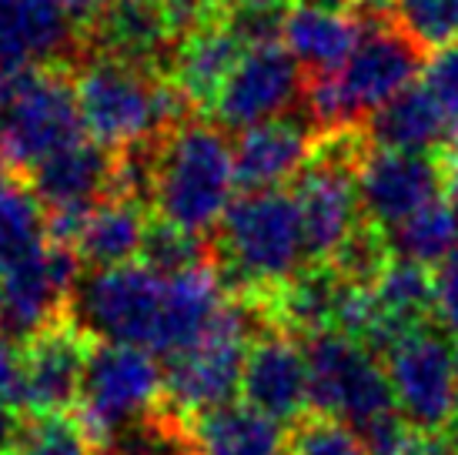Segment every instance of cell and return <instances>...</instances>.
<instances>
[{"label":"cell","instance_id":"cell-23","mask_svg":"<svg viewBox=\"0 0 458 455\" xmlns=\"http://www.w3.org/2000/svg\"><path fill=\"white\" fill-rule=\"evenodd\" d=\"M365 134L371 148L419 154H428V148H442L455 138V131L445 121V114L438 111V104L428 98V90L415 84L371 114L365 121Z\"/></svg>","mask_w":458,"mask_h":455},{"label":"cell","instance_id":"cell-1","mask_svg":"<svg viewBox=\"0 0 458 455\" xmlns=\"http://www.w3.org/2000/svg\"><path fill=\"white\" fill-rule=\"evenodd\" d=\"M74 94L88 138L114 154L165 141L191 111L165 71H144L98 54H88L77 67Z\"/></svg>","mask_w":458,"mask_h":455},{"label":"cell","instance_id":"cell-35","mask_svg":"<svg viewBox=\"0 0 458 455\" xmlns=\"http://www.w3.org/2000/svg\"><path fill=\"white\" fill-rule=\"evenodd\" d=\"M438 171H442V194L458 204V134L438 151Z\"/></svg>","mask_w":458,"mask_h":455},{"label":"cell","instance_id":"cell-25","mask_svg":"<svg viewBox=\"0 0 458 455\" xmlns=\"http://www.w3.org/2000/svg\"><path fill=\"white\" fill-rule=\"evenodd\" d=\"M51 245L40 202L27 185H11L0 198V279L40 262Z\"/></svg>","mask_w":458,"mask_h":455},{"label":"cell","instance_id":"cell-6","mask_svg":"<svg viewBox=\"0 0 458 455\" xmlns=\"http://www.w3.org/2000/svg\"><path fill=\"white\" fill-rule=\"evenodd\" d=\"M161 399L165 372L157 365V355L138 345H90L77 399V425L98 452H107L124 432L151 418L161 408Z\"/></svg>","mask_w":458,"mask_h":455},{"label":"cell","instance_id":"cell-19","mask_svg":"<svg viewBox=\"0 0 458 455\" xmlns=\"http://www.w3.org/2000/svg\"><path fill=\"white\" fill-rule=\"evenodd\" d=\"M311 148L315 134L294 117L248 127L231 144L234 177L244 191H281V185L298 181V175L308 167Z\"/></svg>","mask_w":458,"mask_h":455},{"label":"cell","instance_id":"cell-12","mask_svg":"<svg viewBox=\"0 0 458 455\" xmlns=\"http://www.w3.org/2000/svg\"><path fill=\"white\" fill-rule=\"evenodd\" d=\"M438 198L445 194H442V171L435 154L375 148L358 171L361 218L369 225L382 228L385 235Z\"/></svg>","mask_w":458,"mask_h":455},{"label":"cell","instance_id":"cell-16","mask_svg":"<svg viewBox=\"0 0 458 455\" xmlns=\"http://www.w3.org/2000/svg\"><path fill=\"white\" fill-rule=\"evenodd\" d=\"M181 40V27L157 0H111L88 27L84 47L98 57L161 71Z\"/></svg>","mask_w":458,"mask_h":455},{"label":"cell","instance_id":"cell-37","mask_svg":"<svg viewBox=\"0 0 458 455\" xmlns=\"http://www.w3.org/2000/svg\"><path fill=\"white\" fill-rule=\"evenodd\" d=\"M57 4H61V7L67 11V17L84 30V27H88L90 21H94V17L111 4V0H57Z\"/></svg>","mask_w":458,"mask_h":455},{"label":"cell","instance_id":"cell-40","mask_svg":"<svg viewBox=\"0 0 458 455\" xmlns=\"http://www.w3.org/2000/svg\"><path fill=\"white\" fill-rule=\"evenodd\" d=\"M7 188H11V185H7V161H4V154H0V198H4Z\"/></svg>","mask_w":458,"mask_h":455},{"label":"cell","instance_id":"cell-5","mask_svg":"<svg viewBox=\"0 0 458 455\" xmlns=\"http://www.w3.org/2000/svg\"><path fill=\"white\" fill-rule=\"evenodd\" d=\"M84 134L67 67L0 74V154L7 167L30 175L57 151L84 141Z\"/></svg>","mask_w":458,"mask_h":455},{"label":"cell","instance_id":"cell-18","mask_svg":"<svg viewBox=\"0 0 458 455\" xmlns=\"http://www.w3.org/2000/svg\"><path fill=\"white\" fill-rule=\"evenodd\" d=\"M27 188L40 202L44 215L90 211L114 191V151L90 138L77 141L34 167Z\"/></svg>","mask_w":458,"mask_h":455},{"label":"cell","instance_id":"cell-22","mask_svg":"<svg viewBox=\"0 0 458 455\" xmlns=\"http://www.w3.org/2000/svg\"><path fill=\"white\" fill-rule=\"evenodd\" d=\"M148 225L151 221L144 215V204L111 194L84 215L74 238V254L90 265V271L131 265L134 258H140Z\"/></svg>","mask_w":458,"mask_h":455},{"label":"cell","instance_id":"cell-30","mask_svg":"<svg viewBox=\"0 0 458 455\" xmlns=\"http://www.w3.org/2000/svg\"><path fill=\"white\" fill-rule=\"evenodd\" d=\"M11 455H98L84 429L64 416L34 418L21 425Z\"/></svg>","mask_w":458,"mask_h":455},{"label":"cell","instance_id":"cell-13","mask_svg":"<svg viewBox=\"0 0 458 455\" xmlns=\"http://www.w3.org/2000/svg\"><path fill=\"white\" fill-rule=\"evenodd\" d=\"M294 202L305 231L308 265H328L335 252L358 231L361 202H358V171L315 158L294 181Z\"/></svg>","mask_w":458,"mask_h":455},{"label":"cell","instance_id":"cell-3","mask_svg":"<svg viewBox=\"0 0 458 455\" xmlns=\"http://www.w3.org/2000/svg\"><path fill=\"white\" fill-rule=\"evenodd\" d=\"M234 188V151L221 127L184 121L157 144L148 198L161 225L204 238L225 221Z\"/></svg>","mask_w":458,"mask_h":455},{"label":"cell","instance_id":"cell-32","mask_svg":"<svg viewBox=\"0 0 458 455\" xmlns=\"http://www.w3.org/2000/svg\"><path fill=\"white\" fill-rule=\"evenodd\" d=\"M435 322L448 339H458V245L435 271Z\"/></svg>","mask_w":458,"mask_h":455},{"label":"cell","instance_id":"cell-34","mask_svg":"<svg viewBox=\"0 0 458 455\" xmlns=\"http://www.w3.org/2000/svg\"><path fill=\"white\" fill-rule=\"evenodd\" d=\"M21 392V352L13 348L11 339H0V402L17 405Z\"/></svg>","mask_w":458,"mask_h":455},{"label":"cell","instance_id":"cell-38","mask_svg":"<svg viewBox=\"0 0 458 455\" xmlns=\"http://www.w3.org/2000/svg\"><path fill=\"white\" fill-rule=\"evenodd\" d=\"M17 435H21V425H17L13 408L0 402V455H11L13 442H17Z\"/></svg>","mask_w":458,"mask_h":455},{"label":"cell","instance_id":"cell-31","mask_svg":"<svg viewBox=\"0 0 458 455\" xmlns=\"http://www.w3.org/2000/svg\"><path fill=\"white\" fill-rule=\"evenodd\" d=\"M421 88L438 104L445 121L458 134V44L438 47L432 57L421 64Z\"/></svg>","mask_w":458,"mask_h":455},{"label":"cell","instance_id":"cell-42","mask_svg":"<svg viewBox=\"0 0 458 455\" xmlns=\"http://www.w3.org/2000/svg\"><path fill=\"white\" fill-rule=\"evenodd\" d=\"M0 325H4V285H0Z\"/></svg>","mask_w":458,"mask_h":455},{"label":"cell","instance_id":"cell-15","mask_svg":"<svg viewBox=\"0 0 458 455\" xmlns=\"http://www.w3.org/2000/svg\"><path fill=\"white\" fill-rule=\"evenodd\" d=\"M84 47V30L57 0H0V71L67 67Z\"/></svg>","mask_w":458,"mask_h":455},{"label":"cell","instance_id":"cell-27","mask_svg":"<svg viewBox=\"0 0 458 455\" xmlns=\"http://www.w3.org/2000/svg\"><path fill=\"white\" fill-rule=\"evenodd\" d=\"M388 13L419 51L458 44V0H394Z\"/></svg>","mask_w":458,"mask_h":455},{"label":"cell","instance_id":"cell-11","mask_svg":"<svg viewBox=\"0 0 458 455\" xmlns=\"http://www.w3.org/2000/svg\"><path fill=\"white\" fill-rule=\"evenodd\" d=\"M301 90V67L284 51V44H261L242 54L211 111L217 127H231L242 134L248 127L288 117Z\"/></svg>","mask_w":458,"mask_h":455},{"label":"cell","instance_id":"cell-14","mask_svg":"<svg viewBox=\"0 0 458 455\" xmlns=\"http://www.w3.org/2000/svg\"><path fill=\"white\" fill-rule=\"evenodd\" d=\"M88 335H81L71 322H57L27 339L21 348L17 405L34 418L64 416L67 408H74L88 368Z\"/></svg>","mask_w":458,"mask_h":455},{"label":"cell","instance_id":"cell-7","mask_svg":"<svg viewBox=\"0 0 458 455\" xmlns=\"http://www.w3.org/2000/svg\"><path fill=\"white\" fill-rule=\"evenodd\" d=\"M167 279L148 265L101 268L81 275L67 302L64 322H71L90 341L138 345L154 355L165 325Z\"/></svg>","mask_w":458,"mask_h":455},{"label":"cell","instance_id":"cell-4","mask_svg":"<svg viewBox=\"0 0 458 455\" xmlns=\"http://www.w3.org/2000/svg\"><path fill=\"white\" fill-rule=\"evenodd\" d=\"M419 67V47L392 21L375 17L338 71L311 77L305 84L308 114L318 131L361 127L394 94L411 88Z\"/></svg>","mask_w":458,"mask_h":455},{"label":"cell","instance_id":"cell-26","mask_svg":"<svg viewBox=\"0 0 458 455\" xmlns=\"http://www.w3.org/2000/svg\"><path fill=\"white\" fill-rule=\"evenodd\" d=\"M388 245L394 258L415 262L421 268H438L458 245V204L448 198L432 202L419 215L388 231Z\"/></svg>","mask_w":458,"mask_h":455},{"label":"cell","instance_id":"cell-24","mask_svg":"<svg viewBox=\"0 0 458 455\" xmlns=\"http://www.w3.org/2000/svg\"><path fill=\"white\" fill-rule=\"evenodd\" d=\"M194 455H278L284 432L275 418L261 416L248 402L217 405L188 418Z\"/></svg>","mask_w":458,"mask_h":455},{"label":"cell","instance_id":"cell-41","mask_svg":"<svg viewBox=\"0 0 458 455\" xmlns=\"http://www.w3.org/2000/svg\"><path fill=\"white\" fill-rule=\"evenodd\" d=\"M251 4H271V7H294V0H251Z\"/></svg>","mask_w":458,"mask_h":455},{"label":"cell","instance_id":"cell-8","mask_svg":"<svg viewBox=\"0 0 458 455\" xmlns=\"http://www.w3.org/2000/svg\"><path fill=\"white\" fill-rule=\"evenodd\" d=\"M258 325H261V315L255 312V305L234 298L221 322L198 345L167 358V405L178 416L194 418L217 405L234 402V392H242L244 358H248L251 341L258 339Z\"/></svg>","mask_w":458,"mask_h":455},{"label":"cell","instance_id":"cell-33","mask_svg":"<svg viewBox=\"0 0 458 455\" xmlns=\"http://www.w3.org/2000/svg\"><path fill=\"white\" fill-rule=\"evenodd\" d=\"M157 4L174 17V24H178L181 34H184V30H191V27H198V24H208V21L225 17L234 0H157Z\"/></svg>","mask_w":458,"mask_h":455},{"label":"cell","instance_id":"cell-29","mask_svg":"<svg viewBox=\"0 0 458 455\" xmlns=\"http://www.w3.org/2000/svg\"><path fill=\"white\" fill-rule=\"evenodd\" d=\"M292 425V435L284 439L288 455H365L361 435L352 425H344L342 418L315 412V416H301Z\"/></svg>","mask_w":458,"mask_h":455},{"label":"cell","instance_id":"cell-39","mask_svg":"<svg viewBox=\"0 0 458 455\" xmlns=\"http://www.w3.org/2000/svg\"><path fill=\"white\" fill-rule=\"evenodd\" d=\"M442 442H445L448 455H458V418H452V425L445 429V435H442Z\"/></svg>","mask_w":458,"mask_h":455},{"label":"cell","instance_id":"cell-21","mask_svg":"<svg viewBox=\"0 0 458 455\" xmlns=\"http://www.w3.org/2000/svg\"><path fill=\"white\" fill-rule=\"evenodd\" d=\"M361 17L352 11H328L311 4H294L284 13L281 44L292 54L298 67H305L311 77L338 71L361 40Z\"/></svg>","mask_w":458,"mask_h":455},{"label":"cell","instance_id":"cell-10","mask_svg":"<svg viewBox=\"0 0 458 455\" xmlns=\"http://www.w3.org/2000/svg\"><path fill=\"white\" fill-rule=\"evenodd\" d=\"M394 408L421 435H438L458 412V345L442 329L411 331L385 352Z\"/></svg>","mask_w":458,"mask_h":455},{"label":"cell","instance_id":"cell-20","mask_svg":"<svg viewBox=\"0 0 458 455\" xmlns=\"http://www.w3.org/2000/svg\"><path fill=\"white\" fill-rule=\"evenodd\" d=\"M242 54L244 44L231 34L225 17H217L181 34L167 64V77L184 94V101L191 104V111H211Z\"/></svg>","mask_w":458,"mask_h":455},{"label":"cell","instance_id":"cell-36","mask_svg":"<svg viewBox=\"0 0 458 455\" xmlns=\"http://www.w3.org/2000/svg\"><path fill=\"white\" fill-rule=\"evenodd\" d=\"M301 4H311V7H328V11H355V13H385L392 11L394 0H301Z\"/></svg>","mask_w":458,"mask_h":455},{"label":"cell","instance_id":"cell-9","mask_svg":"<svg viewBox=\"0 0 458 455\" xmlns=\"http://www.w3.org/2000/svg\"><path fill=\"white\" fill-rule=\"evenodd\" d=\"M308 395L318 416L342 418L355 432L394 416V395L385 368L365 341L325 331L308 339Z\"/></svg>","mask_w":458,"mask_h":455},{"label":"cell","instance_id":"cell-17","mask_svg":"<svg viewBox=\"0 0 458 455\" xmlns=\"http://www.w3.org/2000/svg\"><path fill=\"white\" fill-rule=\"evenodd\" d=\"M242 399L275 422H298L311 405L305 345L284 331L258 335L242 372Z\"/></svg>","mask_w":458,"mask_h":455},{"label":"cell","instance_id":"cell-2","mask_svg":"<svg viewBox=\"0 0 458 455\" xmlns=\"http://www.w3.org/2000/svg\"><path fill=\"white\" fill-rule=\"evenodd\" d=\"M217 275L255 305L308 268L298 202L288 191H244L217 225Z\"/></svg>","mask_w":458,"mask_h":455},{"label":"cell","instance_id":"cell-28","mask_svg":"<svg viewBox=\"0 0 458 455\" xmlns=\"http://www.w3.org/2000/svg\"><path fill=\"white\" fill-rule=\"evenodd\" d=\"M140 265H148L165 279L167 275H181L188 268L208 265V245L198 235L154 221V225H148V238L140 248Z\"/></svg>","mask_w":458,"mask_h":455}]
</instances>
